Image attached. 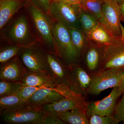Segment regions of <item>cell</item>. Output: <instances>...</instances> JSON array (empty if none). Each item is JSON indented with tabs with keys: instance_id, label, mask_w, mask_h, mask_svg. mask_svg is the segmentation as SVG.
<instances>
[{
	"instance_id": "obj_1",
	"label": "cell",
	"mask_w": 124,
	"mask_h": 124,
	"mask_svg": "<svg viewBox=\"0 0 124 124\" xmlns=\"http://www.w3.org/2000/svg\"><path fill=\"white\" fill-rule=\"evenodd\" d=\"M25 8L37 41L47 52L57 54L51 16L37 7L31 0H26Z\"/></svg>"
},
{
	"instance_id": "obj_2",
	"label": "cell",
	"mask_w": 124,
	"mask_h": 124,
	"mask_svg": "<svg viewBox=\"0 0 124 124\" xmlns=\"http://www.w3.org/2000/svg\"><path fill=\"white\" fill-rule=\"evenodd\" d=\"M0 30L2 41L27 47L37 41L25 7L14 16Z\"/></svg>"
},
{
	"instance_id": "obj_3",
	"label": "cell",
	"mask_w": 124,
	"mask_h": 124,
	"mask_svg": "<svg viewBox=\"0 0 124 124\" xmlns=\"http://www.w3.org/2000/svg\"><path fill=\"white\" fill-rule=\"evenodd\" d=\"M121 17L118 2L115 0H103L102 15L98 22L115 41L124 39V27L121 23Z\"/></svg>"
},
{
	"instance_id": "obj_4",
	"label": "cell",
	"mask_w": 124,
	"mask_h": 124,
	"mask_svg": "<svg viewBox=\"0 0 124 124\" xmlns=\"http://www.w3.org/2000/svg\"><path fill=\"white\" fill-rule=\"evenodd\" d=\"M52 32L57 55L62 62L68 66L79 63V60L72 44L68 28L53 19Z\"/></svg>"
},
{
	"instance_id": "obj_5",
	"label": "cell",
	"mask_w": 124,
	"mask_h": 124,
	"mask_svg": "<svg viewBox=\"0 0 124 124\" xmlns=\"http://www.w3.org/2000/svg\"><path fill=\"white\" fill-rule=\"evenodd\" d=\"M46 113L38 108L23 104L0 113L1 120L9 124H42Z\"/></svg>"
},
{
	"instance_id": "obj_6",
	"label": "cell",
	"mask_w": 124,
	"mask_h": 124,
	"mask_svg": "<svg viewBox=\"0 0 124 124\" xmlns=\"http://www.w3.org/2000/svg\"><path fill=\"white\" fill-rule=\"evenodd\" d=\"M18 55L27 70L45 71L51 76L48 52L37 41L30 46L22 47Z\"/></svg>"
},
{
	"instance_id": "obj_7",
	"label": "cell",
	"mask_w": 124,
	"mask_h": 124,
	"mask_svg": "<svg viewBox=\"0 0 124 124\" xmlns=\"http://www.w3.org/2000/svg\"><path fill=\"white\" fill-rule=\"evenodd\" d=\"M124 74V67L99 69L92 72L90 74L91 81L88 94L98 95L105 90L119 86Z\"/></svg>"
},
{
	"instance_id": "obj_8",
	"label": "cell",
	"mask_w": 124,
	"mask_h": 124,
	"mask_svg": "<svg viewBox=\"0 0 124 124\" xmlns=\"http://www.w3.org/2000/svg\"><path fill=\"white\" fill-rule=\"evenodd\" d=\"M79 4H72L62 0L51 1L49 14L54 20L68 29H81L78 17Z\"/></svg>"
},
{
	"instance_id": "obj_9",
	"label": "cell",
	"mask_w": 124,
	"mask_h": 124,
	"mask_svg": "<svg viewBox=\"0 0 124 124\" xmlns=\"http://www.w3.org/2000/svg\"><path fill=\"white\" fill-rule=\"evenodd\" d=\"M91 81L90 74L88 73L79 63L68 66L66 84L73 92L84 96L88 94Z\"/></svg>"
},
{
	"instance_id": "obj_10",
	"label": "cell",
	"mask_w": 124,
	"mask_h": 124,
	"mask_svg": "<svg viewBox=\"0 0 124 124\" xmlns=\"http://www.w3.org/2000/svg\"><path fill=\"white\" fill-rule=\"evenodd\" d=\"M124 67V39L103 47L99 69ZM98 69V70H99Z\"/></svg>"
},
{
	"instance_id": "obj_11",
	"label": "cell",
	"mask_w": 124,
	"mask_h": 124,
	"mask_svg": "<svg viewBox=\"0 0 124 124\" xmlns=\"http://www.w3.org/2000/svg\"><path fill=\"white\" fill-rule=\"evenodd\" d=\"M122 93L119 86L113 88L110 94L102 100L89 103L86 111L88 119L93 115L101 116L113 115L118 99Z\"/></svg>"
},
{
	"instance_id": "obj_12",
	"label": "cell",
	"mask_w": 124,
	"mask_h": 124,
	"mask_svg": "<svg viewBox=\"0 0 124 124\" xmlns=\"http://www.w3.org/2000/svg\"><path fill=\"white\" fill-rule=\"evenodd\" d=\"M27 71L18 55L0 64V79L13 82L22 81Z\"/></svg>"
},
{
	"instance_id": "obj_13",
	"label": "cell",
	"mask_w": 124,
	"mask_h": 124,
	"mask_svg": "<svg viewBox=\"0 0 124 124\" xmlns=\"http://www.w3.org/2000/svg\"><path fill=\"white\" fill-rule=\"evenodd\" d=\"M64 97L54 88L43 87L36 91L23 104L40 108L45 104L56 101Z\"/></svg>"
},
{
	"instance_id": "obj_14",
	"label": "cell",
	"mask_w": 124,
	"mask_h": 124,
	"mask_svg": "<svg viewBox=\"0 0 124 124\" xmlns=\"http://www.w3.org/2000/svg\"><path fill=\"white\" fill-rule=\"evenodd\" d=\"M21 82L24 86L54 88L57 85L50 75L42 71L27 70Z\"/></svg>"
},
{
	"instance_id": "obj_15",
	"label": "cell",
	"mask_w": 124,
	"mask_h": 124,
	"mask_svg": "<svg viewBox=\"0 0 124 124\" xmlns=\"http://www.w3.org/2000/svg\"><path fill=\"white\" fill-rule=\"evenodd\" d=\"M26 0H0V29L25 7Z\"/></svg>"
},
{
	"instance_id": "obj_16",
	"label": "cell",
	"mask_w": 124,
	"mask_h": 124,
	"mask_svg": "<svg viewBox=\"0 0 124 124\" xmlns=\"http://www.w3.org/2000/svg\"><path fill=\"white\" fill-rule=\"evenodd\" d=\"M48 58L51 77L56 85L66 83L68 66L55 54L48 52Z\"/></svg>"
},
{
	"instance_id": "obj_17",
	"label": "cell",
	"mask_w": 124,
	"mask_h": 124,
	"mask_svg": "<svg viewBox=\"0 0 124 124\" xmlns=\"http://www.w3.org/2000/svg\"><path fill=\"white\" fill-rule=\"evenodd\" d=\"M68 30L72 44L80 62L91 44L82 29H71Z\"/></svg>"
},
{
	"instance_id": "obj_18",
	"label": "cell",
	"mask_w": 124,
	"mask_h": 124,
	"mask_svg": "<svg viewBox=\"0 0 124 124\" xmlns=\"http://www.w3.org/2000/svg\"><path fill=\"white\" fill-rule=\"evenodd\" d=\"M103 47L91 44L85 53V64L91 73L99 69Z\"/></svg>"
},
{
	"instance_id": "obj_19",
	"label": "cell",
	"mask_w": 124,
	"mask_h": 124,
	"mask_svg": "<svg viewBox=\"0 0 124 124\" xmlns=\"http://www.w3.org/2000/svg\"><path fill=\"white\" fill-rule=\"evenodd\" d=\"M54 88L64 97L67 98L73 102L77 108L86 114L89 103L85 100L84 96L73 92L69 89L66 83L58 85Z\"/></svg>"
},
{
	"instance_id": "obj_20",
	"label": "cell",
	"mask_w": 124,
	"mask_h": 124,
	"mask_svg": "<svg viewBox=\"0 0 124 124\" xmlns=\"http://www.w3.org/2000/svg\"><path fill=\"white\" fill-rule=\"evenodd\" d=\"M85 34L90 44L100 46H105L115 41L99 24Z\"/></svg>"
},
{
	"instance_id": "obj_21",
	"label": "cell",
	"mask_w": 124,
	"mask_h": 124,
	"mask_svg": "<svg viewBox=\"0 0 124 124\" xmlns=\"http://www.w3.org/2000/svg\"><path fill=\"white\" fill-rule=\"evenodd\" d=\"M75 108L76 107L73 102L67 98L64 97L56 101L45 104L40 108L46 113L58 115L60 112Z\"/></svg>"
},
{
	"instance_id": "obj_22",
	"label": "cell",
	"mask_w": 124,
	"mask_h": 124,
	"mask_svg": "<svg viewBox=\"0 0 124 124\" xmlns=\"http://www.w3.org/2000/svg\"><path fill=\"white\" fill-rule=\"evenodd\" d=\"M58 115L66 124H89L86 113L77 108L60 112L58 114Z\"/></svg>"
},
{
	"instance_id": "obj_23",
	"label": "cell",
	"mask_w": 124,
	"mask_h": 124,
	"mask_svg": "<svg viewBox=\"0 0 124 124\" xmlns=\"http://www.w3.org/2000/svg\"><path fill=\"white\" fill-rule=\"evenodd\" d=\"M103 0H81L80 7L97 20L102 15V6Z\"/></svg>"
},
{
	"instance_id": "obj_24",
	"label": "cell",
	"mask_w": 124,
	"mask_h": 124,
	"mask_svg": "<svg viewBox=\"0 0 124 124\" xmlns=\"http://www.w3.org/2000/svg\"><path fill=\"white\" fill-rule=\"evenodd\" d=\"M0 48V63H4L18 55L22 47L2 41Z\"/></svg>"
},
{
	"instance_id": "obj_25",
	"label": "cell",
	"mask_w": 124,
	"mask_h": 124,
	"mask_svg": "<svg viewBox=\"0 0 124 124\" xmlns=\"http://www.w3.org/2000/svg\"><path fill=\"white\" fill-rule=\"evenodd\" d=\"M78 13L81 29L85 34L99 24L98 20L95 18L80 7L78 10Z\"/></svg>"
},
{
	"instance_id": "obj_26",
	"label": "cell",
	"mask_w": 124,
	"mask_h": 124,
	"mask_svg": "<svg viewBox=\"0 0 124 124\" xmlns=\"http://www.w3.org/2000/svg\"><path fill=\"white\" fill-rule=\"evenodd\" d=\"M24 86L22 82H16L0 80V97L14 95Z\"/></svg>"
},
{
	"instance_id": "obj_27",
	"label": "cell",
	"mask_w": 124,
	"mask_h": 124,
	"mask_svg": "<svg viewBox=\"0 0 124 124\" xmlns=\"http://www.w3.org/2000/svg\"><path fill=\"white\" fill-rule=\"evenodd\" d=\"M23 103V100L16 94L0 97V113L5 110L21 106Z\"/></svg>"
},
{
	"instance_id": "obj_28",
	"label": "cell",
	"mask_w": 124,
	"mask_h": 124,
	"mask_svg": "<svg viewBox=\"0 0 124 124\" xmlns=\"http://www.w3.org/2000/svg\"><path fill=\"white\" fill-rule=\"evenodd\" d=\"M90 124H117V122L113 115L101 116L93 115L89 118Z\"/></svg>"
},
{
	"instance_id": "obj_29",
	"label": "cell",
	"mask_w": 124,
	"mask_h": 124,
	"mask_svg": "<svg viewBox=\"0 0 124 124\" xmlns=\"http://www.w3.org/2000/svg\"><path fill=\"white\" fill-rule=\"evenodd\" d=\"M121 95V99L116 104L112 115L114 118L119 123L124 120V92Z\"/></svg>"
},
{
	"instance_id": "obj_30",
	"label": "cell",
	"mask_w": 124,
	"mask_h": 124,
	"mask_svg": "<svg viewBox=\"0 0 124 124\" xmlns=\"http://www.w3.org/2000/svg\"><path fill=\"white\" fill-rule=\"evenodd\" d=\"M43 87H46L24 86L16 94L19 95L24 102L35 93L36 91Z\"/></svg>"
},
{
	"instance_id": "obj_31",
	"label": "cell",
	"mask_w": 124,
	"mask_h": 124,
	"mask_svg": "<svg viewBox=\"0 0 124 124\" xmlns=\"http://www.w3.org/2000/svg\"><path fill=\"white\" fill-rule=\"evenodd\" d=\"M66 124L58 115H52L46 113L42 120V124Z\"/></svg>"
},
{
	"instance_id": "obj_32",
	"label": "cell",
	"mask_w": 124,
	"mask_h": 124,
	"mask_svg": "<svg viewBox=\"0 0 124 124\" xmlns=\"http://www.w3.org/2000/svg\"><path fill=\"white\" fill-rule=\"evenodd\" d=\"M37 7L46 13L49 14V10L51 2V0H31Z\"/></svg>"
},
{
	"instance_id": "obj_33",
	"label": "cell",
	"mask_w": 124,
	"mask_h": 124,
	"mask_svg": "<svg viewBox=\"0 0 124 124\" xmlns=\"http://www.w3.org/2000/svg\"><path fill=\"white\" fill-rule=\"evenodd\" d=\"M121 16L124 19V1L118 3Z\"/></svg>"
},
{
	"instance_id": "obj_34",
	"label": "cell",
	"mask_w": 124,
	"mask_h": 124,
	"mask_svg": "<svg viewBox=\"0 0 124 124\" xmlns=\"http://www.w3.org/2000/svg\"><path fill=\"white\" fill-rule=\"evenodd\" d=\"M119 89L122 93L124 92V74L122 76V79L121 81L119 86Z\"/></svg>"
},
{
	"instance_id": "obj_35",
	"label": "cell",
	"mask_w": 124,
	"mask_h": 124,
	"mask_svg": "<svg viewBox=\"0 0 124 124\" xmlns=\"http://www.w3.org/2000/svg\"><path fill=\"white\" fill-rule=\"evenodd\" d=\"M62 0L72 4H79L81 0Z\"/></svg>"
},
{
	"instance_id": "obj_36",
	"label": "cell",
	"mask_w": 124,
	"mask_h": 124,
	"mask_svg": "<svg viewBox=\"0 0 124 124\" xmlns=\"http://www.w3.org/2000/svg\"><path fill=\"white\" fill-rule=\"evenodd\" d=\"M115 0L118 3H119V2H121V1H124V0Z\"/></svg>"
},
{
	"instance_id": "obj_37",
	"label": "cell",
	"mask_w": 124,
	"mask_h": 124,
	"mask_svg": "<svg viewBox=\"0 0 124 124\" xmlns=\"http://www.w3.org/2000/svg\"><path fill=\"white\" fill-rule=\"evenodd\" d=\"M121 21H122V22H124V19L122 17V16H121Z\"/></svg>"
},
{
	"instance_id": "obj_38",
	"label": "cell",
	"mask_w": 124,
	"mask_h": 124,
	"mask_svg": "<svg viewBox=\"0 0 124 124\" xmlns=\"http://www.w3.org/2000/svg\"><path fill=\"white\" fill-rule=\"evenodd\" d=\"M51 1H54L57 0H51Z\"/></svg>"
},
{
	"instance_id": "obj_39",
	"label": "cell",
	"mask_w": 124,
	"mask_h": 124,
	"mask_svg": "<svg viewBox=\"0 0 124 124\" xmlns=\"http://www.w3.org/2000/svg\"><path fill=\"white\" fill-rule=\"evenodd\" d=\"M122 123H123V124H124V121H122Z\"/></svg>"
}]
</instances>
